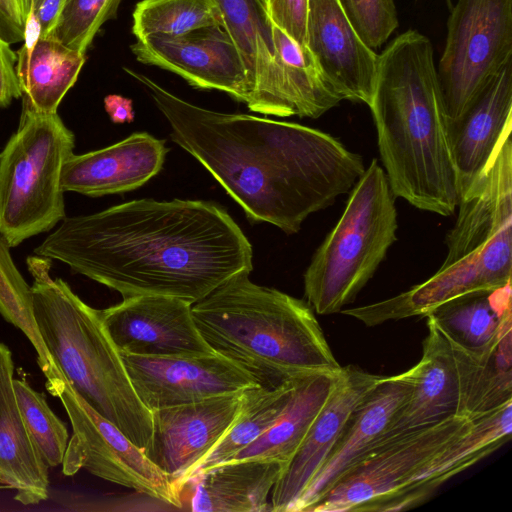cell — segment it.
<instances>
[{"label": "cell", "mask_w": 512, "mask_h": 512, "mask_svg": "<svg viewBox=\"0 0 512 512\" xmlns=\"http://www.w3.org/2000/svg\"><path fill=\"white\" fill-rule=\"evenodd\" d=\"M34 252L123 298L161 295L191 304L253 269L240 227L222 206L202 200L139 199L64 217Z\"/></svg>", "instance_id": "1"}, {"label": "cell", "mask_w": 512, "mask_h": 512, "mask_svg": "<svg viewBox=\"0 0 512 512\" xmlns=\"http://www.w3.org/2000/svg\"><path fill=\"white\" fill-rule=\"evenodd\" d=\"M124 70L148 90L169 122L171 139L211 173L252 222L296 233L365 171L362 157L328 133L201 108L144 74Z\"/></svg>", "instance_id": "2"}, {"label": "cell", "mask_w": 512, "mask_h": 512, "mask_svg": "<svg viewBox=\"0 0 512 512\" xmlns=\"http://www.w3.org/2000/svg\"><path fill=\"white\" fill-rule=\"evenodd\" d=\"M378 149L395 197L449 216L459 203L450 125L429 38L408 29L378 54L372 102Z\"/></svg>", "instance_id": "3"}, {"label": "cell", "mask_w": 512, "mask_h": 512, "mask_svg": "<svg viewBox=\"0 0 512 512\" xmlns=\"http://www.w3.org/2000/svg\"><path fill=\"white\" fill-rule=\"evenodd\" d=\"M239 272L192 304L195 324L217 353L277 386L318 372L338 374L334 357L303 300L250 281Z\"/></svg>", "instance_id": "4"}, {"label": "cell", "mask_w": 512, "mask_h": 512, "mask_svg": "<svg viewBox=\"0 0 512 512\" xmlns=\"http://www.w3.org/2000/svg\"><path fill=\"white\" fill-rule=\"evenodd\" d=\"M511 130L502 135L482 172L460 195L456 222L447 235V256L438 271L405 292L343 314L375 326L426 316L453 298L511 282Z\"/></svg>", "instance_id": "5"}, {"label": "cell", "mask_w": 512, "mask_h": 512, "mask_svg": "<svg viewBox=\"0 0 512 512\" xmlns=\"http://www.w3.org/2000/svg\"><path fill=\"white\" fill-rule=\"evenodd\" d=\"M27 267L34 278L35 320L55 364L72 388L146 455L152 414L137 396L100 310L82 301L65 281L51 277L50 259L29 256Z\"/></svg>", "instance_id": "6"}, {"label": "cell", "mask_w": 512, "mask_h": 512, "mask_svg": "<svg viewBox=\"0 0 512 512\" xmlns=\"http://www.w3.org/2000/svg\"><path fill=\"white\" fill-rule=\"evenodd\" d=\"M395 196L376 159L352 187L346 207L304 274V294L320 315L353 302L396 241Z\"/></svg>", "instance_id": "7"}, {"label": "cell", "mask_w": 512, "mask_h": 512, "mask_svg": "<svg viewBox=\"0 0 512 512\" xmlns=\"http://www.w3.org/2000/svg\"><path fill=\"white\" fill-rule=\"evenodd\" d=\"M75 137L58 113L22 100L17 131L0 153V235L10 247L65 217L62 171Z\"/></svg>", "instance_id": "8"}, {"label": "cell", "mask_w": 512, "mask_h": 512, "mask_svg": "<svg viewBox=\"0 0 512 512\" xmlns=\"http://www.w3.org/2000/svg\"><path fill=\"white\" fill-rule=\"evenodd\" d=\"M45 387L59 398L73 429L61 463L64 475L72 476L85 469L99 478L181 509L175 481L118 427L95 411L64 375L46 381Z\"/></svg>", "instance_id": "9"}, {"label": "cell", "mask_w": 512, "mask_h": 512, "mask_svg": "<svg viewBox=\"0 0 512 512\" xmlns=\"http://www.w3.org/2000/svg\"><path fill=\"white\" fill-rule=\"evenodd\" d=\"M511 61L512 0H458L437 69L450 126Z\"/></svg>", "instance_id": "10"}, {"label": "cell", "mask_w": 512, "mask_h": 512, "mask_svg": "<svg viewBox=\"0 0 512 512\" xmlns=\"http://www.w3.org/2000/svg\"><path fill=\"white\" fill-rule=\"evenodd\" d=\"M469 424L466 417L453 416L377 445L343 474L309 512L377 511Z\"/></svg>", "instance_id": "11"}, {"label": "cell", "mask_w": 512, "mask_h": 512, "mask_svg": "<svg viewBox=\"0 0 512 512\" xmlns=\"http://www.w3.org/2000/svg\"><path fill=\"white\" fill-rule=\"evenodd\" d=\"M131 384L150 411L262 385L247 368L214 352L188 356L121 353Z\"/></svg>", "instance_id": "12"}, {"label": "cell", "mask_w": 512, "mask_h": 512, "mask_svg": "<svg viewBox=\"0 0 512 512\" xmlns=\"http://www.w3.org/2000/svg\"><path fill=\"white\" fill-rule=\"evenodd\" d=\"M137 61L179 75L191 86L250 102L251 89L238 49L223 25L182 35L150 34L130 46Z\"/></svg>", "instance_id": "13"}, {"label": "cell", "mask_w": 512, "mask_h": 512, "mask_svg": "<svg viewBox=\"0 0 512 512\" xmlns=\"http://www.w3.org/2000/svg\"><path fill=\"white\" fill-rule=\"evenodd\" d=\"M191 307L190 302L176 297L138 295L100 310V315L120 353L143 356L214 353L200 334Z\"/></svg>", "instance_id": "14"}, {"label": "cell", "mask_w": 512, "mask_h": 512, "mask_svg": "<svg viewBox=\"0 0 512 512\" xmlns=\"http://www.w3.org/2000/svg\"><path fill=\"white\" fill-rule=\"evenodd\" d=\"M247 71L252 112L278 117L299 115L280 62L265 0H213Z\"/></svg>", "instance_id": "15"}, {"label": "cell", "mask_w": 512, "mask_h": 512, "mask_svg": "<svg viewBox=\"0 0 512 512\" xmlns=\"http://www.w3.org/2000/svg\"><path fill=\"white\" fill-rule=\"evenodd\" d=\"M307 47L341 100L370 106L378 54L362 40L339 0H309Z\"/></svg>", "instance_id": "16"}, {"label": "cell", "mask_w": 512, "mask_h": 512, "mask_svg": "<svg viewBox=\"0 0 512 512\" xmlns=\"http://www.w3.org/2000/svg\"><path fill=\"white\" fill-rule=\"evenodd\" d=\"M244 393L152 410V443L146 456L174 481L181 479L232 425Z\"/></svg>", "instance_id": "17"}, {"label": "cell", "mask_w": 512, "mask_h": 512, "mask_svg": "<svg viewBox=\"0 0 512 512\" xmlns=\"http://www.w3.org/2000/svg\"><path fill=\"white\" fill-rule=\"evenodd\" d=\"M383 376L342 367L337 383L271 492V511L292 512L327 459L352 413Z\"/></svg>", "instance_id": "18"}, {"label": "cell", "mask_w": 512, "mask_h": 512, "mask_svg": "<svg viewBox=\"0 0 512 512\" xmlns=\"http://www.w3.org/2000/svg\"><path fill=\"white\" fill-rule=\"evenodd\" d=\"M427 327L420 361L402 373L411 385L409 396L377 445L460 416V374L453 347L429 317Z\"/></svg>", "instance_id": "19"}, {"label": "cell", "mask_w": 512, "mask_h": 512, "mask_svg": "<svg viewBox=\"0 0 512 512\" xmlns=\"http://www.w3.org/2000/svg\"><path fill=\"white\" fill-rule=\"evenodd\" d=\"M411 390L402 373L383 376L352 413L327 459L305 488L292 512H309L340 477L380 441Z\"/></svg>", "instance_id": "20"}, {"label": "cell", "mask_w": 512, "mask_h": 512, "mask_svg": "<svg viewBox=\"0 0 512 512\" xmlns=\"http://www.w3.org/2000/svg\"><path fill=\"white\" fill-rule=\"evenodd\" d=\"M165 141L146 132L85 154H72L62 171V188L91 197L139 188L161 170Z\"/></svg>", "instance_id": "21"}, {"label": "cell", "mask_w": 512, "mask_h": 512, "mask_svg": "<svg viewBox=\"0 0 512 512\" xmlns=\"http://www.w3.org/2000/svg\"><path fill=\"white\" fill-rule=\"evenodd\" d=\"M512 401L470 420L377 511H400L425 502L440 485L487 457L511 438Z\"/></svg>", "instance_id": "22"}, {"label": "cell", "mask_w": 512, "mask_h": 512, "mask_svg": "<svg viewBox=\"0 0 512 512\" xmlns=\"http://www.w3.org/2000/svg\"><path fill=\"white\" fill-rule=\"evenodd\" d=\"M286 465L272 459L231 460L178 483L182 510L271 511L268 497Z\"/></svg>", "instance_id": "23"}, {"label": "cell", "mask_w": 512, "mask_h": 512, "mask_svg": "<svg viewBox=\"0 0 512 512\" xmlns=\"http://www.w3.org/2000/svg\"><path fill=\"white\" fill-rule=\"evenodd\" d=\"M509 128H512V61L489 80L450 126L459 198L482 172Z\"/></svg>", "instance_id": "24"}, {"label": "cell", "mask_w": 512, "mask_h": 512, "mask_svg": "<svg viewBox=\"0 0 512 512\" xmlns=\"http://www.w3.org/2000/svg\"><path fill=\"white\" fill-rule=\"evenodd\" d=\"M13 376L12 353L0 342V483L15 491L16 501L35 505L48 498V466L23 420Z\"/></svg>", "instance_id": "25"}, {"label": "cell", "mask_w": 512, "mask_h": 512, "mask_svg": "<svg viewBox=\"0 0 512 512\" xmlns=\"http://www.w3.org/2000/svg\"><path fill=\"white\" fill-rule=\"evenodd\" d=\"M511 282L494 290L468 293L434 308L426 317L445 337L478 360L486 359L512 328Z\"/></svg>", "instance_id": "26"}, {"label": "cell", "mask_w": 512, "mask_h": 512, "mask_svg": "<svg viewBox=\"0 0 512 512\" xmlns=\"http://www.w3.org/2000/svg\"><path fill=\"white\" fill-rule=\"evenodd\" d=\"M340 372L300 376L274 424L231 460L272 459L287 466L334 389Z\"/></svg>", "instance_id": "27"}, {"label": "cell", "mask_w": 512, "mask_h": 512, "mask_svg": "<svg viewBox=\"0 0 512 512\" xmlns=\"http://www.w3.org/2000/svg\"><path fill=\"white\" fill-rule=\"evenodd\" d=\"M16 72L22 100L35 110L55 113L75 84L86 56L51 37H40L32 48L16 52Z\"/></svg>", "instance_id": "28"}, {"label": "cell", "mask_w": 512, "mask_h": 512, "mask_svg": "<svg viewBox=\"0 0 512 512\" xmlns=\"http://www.w3.org/2000/svg\"><path fill=\"white\" fill-rule=\"evenodd\" d=\"M451 345L460 374L462 417L471 420L512 401V328L484 360Z\"/></svg>", "instance_id": "29"}, {"label": "cell", "mask_w": 512, "mask_h": 512, "mask_svg": "<svg viewBox=\"0 0 512 512\" xmlns=\"http://www.w3.org/2000/svg\"><path fill=\"white\" fill-rule=\"evenodd\" d=\"M299 377L277 386L261 385L245 390L242 407L232 425L209 452L181 479L175 481V484L231 460L270 428L288 402Z\"/></svg>", "instance_id": "30"}, {"label": "cell", "mask_w": 512, "mask_h": 512, "mask_svg": "<svg viewBox=\"0 0 512 512\" xmlns=\"http://www.w3.org/2000/svg\"><path fill=\"white\" fill-rule=\"evenodd\" d=\"M10 246L0 236V314L20 329L37 353L38 365L46 381L63 373L55 364L39 332L33 310L32 287L27 284L11 257Z\"/></svg>", "instance_id": "31"}, {"label": "cell", "mask_w": 512, "mask_h": 512, "mask_svg": "<svg viewBox=\"0 0 512 512\" xmlns=\"http://www.w3.org/2000/svg\"><path fill=\"white\" fill-rule=\"evenodd\" d=\"M132 16L136 39L150 34L177 36L202 27L224 26L213 0H141Z\"/></svg>", "instance_id": "32"}, {"label": "cell", "mask_w": 512, "mask_h": 512, "mask_svg": "<svg viewBox=\"0 0 512 512\" xmlns=\"http://www.w3.org/2000/svg\"><path fill=\"white\" fill-rule=\"evenodd\" d=\"M14 391L27 430L48 467L62 463L68 444L65 423L51 410L43 393L23 379H14Z\"/></svg>", "instance_id": "33"}, {"label": "cell", "mask_w": 512, "mask_h": 512, "mask_svg": "<svg viewBox=\"0 0 512 512\" xmlns=\"http://www.w3.org/2000/svg\"><path fill=\"white\" fill-rule=\"evenodd\" d=\"M122 0H64L47 35L69 49L86 54L102 25L116 18Z\"/></svg>", "instance_id": "34"}, {"label": "cell", "mask_w": 512, "mask_h": 512, "mask_svg": "<svg viewBox=\"0 0 512 512\" xmlns=\"http://www.w3.org/2000/svg\"><path fill=\"white\" fill-rule=\"evenodd\" d=\"M362 40L380 48L399 25L394 0H339Z\"/></svg>", "instance_id": "35"}, {"label": "cell", "mask_w": 512, "mask_h": 512, "mask_svg": "<svg viewBox=\"0 0 512 512\" xmlns=\"http://www.w3.org/2000/svg\"><path fill=\"white\" fill-rule=\"evenodd\" d=\"M270 19L303 48L307 47L309 0H265Z\"/></svg>", "instance_id": "36"}, {"label": "cell", "mask_w": 512, "mask_h": 512, "mask_svg": "<svg viewBox=\"0 0 512 512\" xmlns=\"http://www.w3.org/2000/svg\"><path fill=\"white\" fill-rule=\"evenodd\" d=\"M16 63V52L0 37V108L7 107L14 98L22 97Z\"/></svg>", "instance_id": "37"}, {"label": "cell", "mask_w": 512, "mask_h": 512, "mask_svg": "<svg viewBox=\"0 0 512 512\" xmlns=\"http://www.w3.org/2000/svg\"><path fill=\"white\" fill-rule=\"evenodd\" d=\"M23 22L32 20L41 30L42 37L49 34L64 0H16Z\"/></svg>", "instance_id": "38"}, {"label": "cell", "mask_w": 512, "mask_h": 512, "mask_svg": "<svg viewBox=\"0 0 512 512\" xmlns=\"http://www.w3.org/2000/svg\"><path fill=\"white\" fill-rule=\"evenodd\" d=\"M25 25L16 0H0V37L9 44L24 39Z\"/></svg>", "instance_id": "39"}, {"label": "cell", "mask_w": 512, "mask_h": 512, "mask_svg": "<svg viewBox=\"0 0 512 512\" xmlns=\"http://www.w3.org/2000/svg\"><path fill=\"white\" fill-rule=\"evenodd\" d=\"M104 108L115 124L131 123L134 120L133 102L129 98L117 94L107 95Z\"/></svg>", "instance_id": "40"}, {"label": "cell", "mask_w": 512, "mask_h": 512, "mask_svg": "<svg viewBox=\"0 0 512 512\" xmlns=\"http://www.w3.org/2000/svg\"><path fill=\"white\" fill-rule=\"evenodd\" d=\"M445 1H446V5H447V7H448V9L450 11L452 9V7H453L452 0H445Z\"/></svg>", "instance_id": "41"}, {"label": "cell", "mask_w": 512, "mask_h": 512, "mask_svg": "<svg viewBox=\"0 0 512 512\" xmlns=\"http://www.w3.org/2000/svg\"><path fill=\"white\" fill-rule=\"evenodd\" d=\"M3 489H7V487L5 485H3L2 483H0V490H3Z\"/></svg>", "instance_id": "42"}]
</instances>
